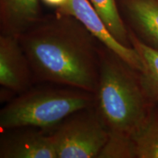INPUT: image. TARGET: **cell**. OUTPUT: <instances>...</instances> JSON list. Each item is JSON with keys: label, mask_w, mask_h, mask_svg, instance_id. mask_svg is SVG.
I'll return each mask as SVG.
<instances>
[{"label": "cell", "mask_w": 158, "mask_h": 158, "mask_svg": "<svg viewBox=\"0 0 158 158\" xmlns=\"http://www.w3.org/2000/svg\"><path fill=\"white\" fill-rule=\"evenodd\" d=\"M109 31L122 45L132 47L129 31L118 10L117 0H89Z\"/></svg>", "instance_id": "12"}, {"label": "cell", "mask_w": 158, "mask_h": 158, "mask_svg": "<svg viewBox=\"0 0 158 158\" xmlns=\"http://www.w3.org/2000/svg\"><path fill=\"white\" fill-rule=\"evenodd\" d=\"M42 16L40 0H0L1 34L19 37Z\"/></svg>", "instance_id": "9"}, {"label": "cell", "mask_w": 158, "mask_h": 158, "mask_svg": "<svg viewBox=\"0 0 158 158\" xmlns=\"http://www.w3.org/2000/svg\"><path fill=\"white\" fill-rule=\"evenodd\" d=\"M135 157L158 158V104H155L141 128L132 136Z\"/></svg>", "instance_id": "11"}, {"label": "cell", "mask_w": 158, "mask_h": 158, "mask_svg": "<svg viewBox=\"0 0 158 158\" xmlns=\"http://www.w3.org/2000/svg\"><path fill=\"white\" fill-rule=\"evenodd\" d=\"M32 71L19 37L0 35V85L4 90L21 94L30 88Z\"/></svg>", "instance_id": "6"}, {"label": "cell", "mask_w": 158, "mask_h": 158, "mask_svg": "<svg viewBox=\"0 0 158 158\" xmlns=\"http://www.w3.org/2000/svg\"><path fill=\"white\" fill-rule=\"evenodd\" d=\"M127 29L141 42L158 50V0H117Z\"/></svg>", "instance_id": "8"}, {"label": "cell", "mask_w": 158, "mask_h": 158, "mask_svg": "<svg viewBox=\"0 0 158 158\" xmlns=\"http://www.w3.org/2000/svg\"><path fill=\"white\" fill-rule=\"evenodd\" d=\"M11 130L2 136L1 158H57L50 132L36 127Z\"/></svg>", "instance_id": "7"}, {"label": "cell", "mask_w": 158, "mask_h": 158, "mask_svg": "<svg viewBox=\"0 0 158 158\" xmlns=\"http://www.w3.org/2000/svg\"><path fill=\"white\" fill-rule=\"evenodd\" d=\"M50 133L57 158H98L109 136L95 106L70 114Z\"/></svg>", "instance_id": "4"}, {"label": "cell", "mask_w": 158, "mask_h": 158, "mask_svg": "<svg viewBox=\"0 0 158 158\" xmlns=\"http://www.w3.org/2000/svg\"><path fill=\"white\" fill-rule=\"evenodd\" d=\"M128 31L132 47L143 63V69L140 75L144 89L152 102L158 104V50L141 42L130 29Z\"/></svg>", "instance_id": "10"}, {"label": "cell", "mask_w": 158, "mask_h": 158, "mask_svg": "<svg viewBox=\"0 0 158 158\" xmlns=\"http://www.w3.org/2000/svg\"><path fill=\"white\" fill-rule=\"evenodd\" d=\"M45 5L54 7L55 9H59L68 2V0H41Z\"/></svg>", "instance_id": "14"}, {"label": "cell", "mask_w": 158, "mask_h": 158, "mask_svg": "<svg viewBox=\"0 0 158 158\" xmlns=\"http://www.w3.org/2000/svg\"><path fill=\"white\" fill-rule=\"evenodd\" d=\"M132 138L127 135L109 132V136L98 158H134Z\"/></svg>", "instance_id": "13"}, {"label": "cell", "mask_w": 158, "mask_h": 158, "mask_svg": "<svg viewBox=\"0 0 158 158\" xmlns=\"http://www.w3.org/2000/svg\"><path fill=\"white\" fill-rule=\"evenodd\" d=\"M94 106L95 94L78 89H29L2 108L0 127H36L50 132L70 114Z\"/></svg>", "instance_id": "3"}, {"label": "cell", "mask_w": 158, "mask_h": 158, "mask_svg": "<svg viewBox=\"0 0 158 158\" xmlns=\"http://www.w3.org/2000/svg\"><path fill=\"white\" fill-rule=\"evenodd\" d=\"M19 38L35 80L96 93L100 43L76 18L43 15Z\"/></svg>", "instance_id": "1"}, {"label": "cell", "mask_w": 158, "mask_h": 158, "mask_svg": "<svg viewBox=\"0 0 158 158\" xmlns=\"http://www.w3.org/2000/svg\"><path fill=\"white\" fill-rule=\"evenodd\" d=\"M56 12L76 18L100 43L113 51L135 70L139 73L143 71V63L137 51L133 47L122 45L110 34L89 0H68Z\"/></svg>", "instance_id": "5"}, {"label": "cell", "mask_w": 158, "mask_h": 158, "mask_svg": "<svg viewBox=\"0 0 158 158\" xmlns=\"http://www.w3.org/2000/svg\"><path fill=\"white\" fill-rule=\"evenodd\" d=\"M95 108L108 131L132 138L155 104L142 84L140 73L102 43Z\"/></svg>", "instance_id": "2"}]
</instances>
